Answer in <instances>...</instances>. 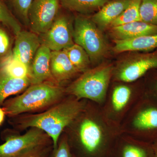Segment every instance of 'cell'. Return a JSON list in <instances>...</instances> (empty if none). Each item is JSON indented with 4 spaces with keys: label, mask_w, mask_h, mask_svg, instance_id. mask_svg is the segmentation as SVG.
<instances>
[{
    "label": "cell",
    "mask_w": 157,
    "mask_h": 157,
    "mask_svg": "<svg viewBox=\"0 0 157 157\" xmlns=\"http://www.w3.org/2000/svg\"><path fill=\"white\" fill-rule=\"evenodd\" d=\"M67 128L71 131L68 141L76 157H110L121 133L120 128L104 116L101 106L88 101L83 111Z\"/></svg>",
    "instance_id": "1"
},
{
    "label": "cell",
    "mask_w": 157,
    "mask_h": 157,
    "mask_svg": "<svg viewBox=\"0 0 157 157\" xmlns=\"http://www.w3.org/2000/svg\"><path fill=\"white\" fill-rule=\"evenodd\" d=\"M87 101L69 96L45 112L25 118L21 125L24 128H36L45 132L51 138L56 149L62 132L83 111Z\"/></svg>",
    "instance_id": "2"
},
{
    "label": "cell",
    "mask_w": 157,
    "mask_h": 157,
    "mask_svg": "<svg viewBox=\"0 0 157 157\" xmlns=\"http://www.w3.org/2000/svg\"><path fill=\"white\" fill-rule=\"evenodd\" d=\"M114 65L101 63L85 71L65 89V92L78 100H86L101 106L112 81Z\"/></svg>",
    "instance_id": "3"
},
{
    "label": "cell",
    "mask_w": 157,
    "mask_h": 157,
    "mask_svg": "<svg viewBox=\"0 0 157 157\" xmlns=\"http://www.w3.org/2000/svg\"><path fill=\"white\" fill-rule=\"evenodd\" d=\"M121 132L152 143L157 139V97L144 92L123 121Z\"/></svg>",
    "instance_id": "4"
},
{
    "label": "cell",
    "mask_w": 157,
    "mask_h": 157,
    "mask_svg": "<svg viewBox=\"0 0 157 157\" xmlns=\"http://www.w3.org/2000/svg\"><path fill=\"white\" fill-rule=\"evenodd\" d=\"M145 92L143 78L132 82L112 81L104 104V116L119 127L128 113Z\"/></svg>",
    "instance_id": "5"
},
{
    "label": "cell",
    "mask_w": 157,
    "mask_h": 157,
    "mask_svg": "<svg viewBox=\"0 0 157 157\" xmlns=\"http://www.w3.org/2000/svg\"><path fill=\"white\" fill-rule=\"evenodd\" d=\"M65 94L64 89L50 82L33 84L20 95L6 102L3 109L8 115H17L48 107Z\"/></svg>",
    "instance_id": "6"
},
{
    "label": "cell",
    "mask_w": 157,
    "mask_h": 157,
    "mask_svg": "<svg viewBox=\"0 0 157 157\" xmlns=\"http://www.w3.org/2000/svg\"><path fill=\"white\" fill-rule=\"evenodd\" d=\"M102 30L89 16L77 14L73 23L74 43L86 51L91 64L98 65L107 55L109 46Z\"/></svg>",
    "instance_id": "7"
},
{
    "label": "cell",
    "mask_w": 157,
    "mask_h": 157,
    "mask_svg": "<svg viewBox=\"0 0 157 157\" xmlns=\"http://www.w3.org/2000/svg\"><path fill=\"white\" fill-rule=\"evenodd\" d=\"M156 68L157 49L153 52L135 54L114 65L112 81L134 82Z\"/></svg>",
    "instance_id": "8"
},
{
    "label": "cell",
    "mask_w": 157,
    "mask_h": 157,
    "mask_svg": "<svg viewBox=\"0 0 157 157\" xmlns=\"http://www.w3.org/2000/svg\"><path fill=\"white\" fill-rule=\"evenodd\" d=\"M71 13L61 7L50 28L44 34L39 35L42 45L52 51L63 50L74 44V17Z\"/></svg>",
    "instance_id": "9"
},
{
    "label": "cell",
    "mask_w": 157,
    "mask_h": 157,
    "mask_svg": "<svg viewBox=\"0 0 157 157\" xmlns=\"http://www.w3.org/2000/svg\"><path fill=\"white\" fill-rule=\"evenodd\" d=\"M43 131L32 128L24 135L7 137L0 145V157H21L29 152L44 147L46 137Z\"/></svg>",
    "instance_id": "10"
},
{
    "label": "cell",
    "mask_w": 157,
    "mask_h": 157,
    "mask_svg": "<svg viewBox=\"0 0 157 157\" xmlns=\"http://www.w3.org/2000/svg\"><path fill=\"white\" fill-rule=\"evenodd\" d=\"M61 8L60 0H33L28 13L30 31L39 36L47 32Z\"/></svg>",
    "instance_id": "11"
},
{
    "label": "cell",
    "mask_w": 157,
    "mask_h": 157,
    "mask_svg": "<svg viewBox=\"0 0 157 157\" xmlns=\"http://www.w3.org/2000/svg\"><path fill=\"white\" fill-rule=\"evenodd\" d=\"M152 143L121 133L116 140L110 157H153Z\"/></svg>",
    "instance_id": "12"
},
{
    "label": "cell",
    "mask_w": 157,
    "mask_h": 157,
    "mask_svg": "<svg viewBox=\"0 0 157 157\" xmlns=\"http://www.w3.org/2000/svg\"><path fill=\"white\" fill-rule=\"evenodd\" d=\"M41 45L39 35L31 31L22 30L15 36L13 56L29 70L31 63Z\"/></svg>",
    "instance_id": "13"
},
{
    "label": "cell",
    "mask_w": 157,
    "mask_h": 157,
    "mask_svg": "<svg viewBox=\"0 0 157 157\" xmlns=\"http://www.w3.org/2000/svg\"><path fill=\"white\" fill-rule=\"evenodd\" d=\"M157 33V26L141 21L125 24L109 28V34L114 41H125Z\"/></svg>",
    "instance_id": "14"
},
{
    "label": "cell",
    "mask_w": 157,
    "mask_h": 157,
    "mask_svg": "<svg viewBox=\"0 0 157 157\" xmlns=\"http://www.w3.org/2000/svg\"><path fill=\"white\" fill-rule=\"evenodd\" d=\"M51 50L41 45L31 63L29 70V77L31 85L44 82L52 77L50 71Z\"/></svg>",
    "instance_id": "15"
},
{
    "label": "cell",
    "mask_w": 157,
    "mask_h": 157,
    "mask_svg": "<svg viewBox=\"0 0 157 157\" xmlns=\"http://www.w3.org/2000/svg\"><path fill=\"white\" fill-rule=\"evenodd\" d=\"M50 71L52 77L59 82L68 81L80 73L63 50L51 51Z\"/></svg>",
    "instance_id": "16"
},
{
    "label": "cell",
    "mask_w": 157,
    "mask_h": 157,
    "mask_svg": "<svg viewBox=\"0 0 157 157\" xmlns=\"http://www.w3.org/2000/svg\"><path fill=\"white\" fill-rule=\"evenodd\" d=\"M131 2V0H110L93 14L91 19L101 30L109 28L113 21L122 14Z\"/></svg>",
    "instance_id": "17"
},
{
    "label": "cell",
    "mask_w": 157,
    "mask_h": 157,
    "mask_svg": "<svg viewBox=\"0 0 157 157\" xmlns=\"http://www.w3.org/2000/svg\"><path fill=\"white\" fill-rule=\"evenodd\" d=\"M115 53L128 51L149 52L157 48V33L125 41H114Z\"/></svg>",
    "instance_id": "18"
},
{
    "label": "cell",
    "mask_w": 157,
    "mask_h": 157,
    "mask_svg": "<svg viewBox=\"0 0 157 157\" xmlns=\"http://www.w3.org/2000/svg\"><path fill=\"white\" fill-rule=\"evenodd\" d=\"M31 84L29 77L15 78L0 68V105L9 97L18 94Z\"/></svg>",
    "instance_id": "19"
},
{
    "label": "cell",
    "mask_w": 157,
    "mask_h": 157,
    "mask_svg": "<svg viewBox=\"0 0 157 157\" xmlns=\"http://www.w3.org/2000/svg\"><path fill=\"white\" fill-rule=\"evenodd\" d=\"M110 0H60L63 9L81 15L89 16L100 10Z\"/></svg>",
    "instance_id": "20"
},
{
    "label": "cell",
    "mask_w": 157,
    "mask_h": 157,
    "mask_svg": "<svg viewBox=\"0 0 157 157\" xmlns=\"http://www.w3.org/2000/svg\"><path fill=\"white\" fill-rule=\"evenodd\" d=\"M70 61L79 73H82L90 68V58L84 48L74 43L63 49Z\"/></svg>",
    "instance_id": "21"
},
{
    "label": "cell",
    "mask_w": 157,
    "mask_h": 157,
    "mask_svg": "<svg viewBox=\"0 0 157 157\" xmlns=\"http://www.w3.org/2000/svg\"><path fill=\"white\" fill-rule=\"evenodd\" d=\"M7 27L0 23V65L13 55L14 38Z\"/></svg>",
    "instance_id": "22"
},
{
    "label": "cell",
    "mask_w": 157,
    "mask_h": 157,
    "mask_svg": "<svg viewBox=\"0 0 157 157\" xmlns=\"http://www.w3.org/2000/svg\"><path fill=\"white\" fill-rule=\"evenodd\" d=\"M33 1L6 0L9 9L21 25L29 27V11Z\"/></svg>",
    "instance_id": "23"
},
{
    "label": "cell",
    "mask_w": 157,
    "mask_h": 157,
    "mask_svg": "<svg viewBox=\"0 0 157 157\" xmlns=\"http://www.w3.org/2000/svg\"><path fill=\"white\" fill-rule=\"evenodd\" d=\"M141 0H131L122 14L113 21L109 28L125 24L140 21V7Z\"/></svg>",
    "instance_id": "24"
},
{
    "label": "cell",
    "mask_w": 157,
    "mask_h": 157,
    "mask_svg": "<svg viewBox=\"0 0 157 157\" xmlns=\"http://www.w3.org/2000/svg\"><path fill=\"white\" fill-rule=\"evenodd\" d=\"M0 23L7 27L14 36L22 30L21 25L9 9L6 0H0Z\"/></svg>",
    "instance_id": "25"
},
{
    "label": "cell",
    "mask_w": 157,
    "mask_h": 157,
    "mask_svg": "<svg viewBox=\"0 0 157 157\" xmlns=\"http://www.w3.org/2000/svg\"><path fill=\"white\" fill-rule=\"evenodd\" d=\"M0 68L14 78H29V68L24 64L14 58L13 55L0 65Z\"/></svg>",
    "instance_id": "26"
},
{
    "label": "cell",
    "mask_w": 157,
    "mask_h": 157,
    "mask_svg": "<svg viewBox=\"0 0 157 157\" xmlns=\"http://www.w3.org/2000/svg\"><path fill=\"white\" fill-rule=\"evenodd\" d=\"M140 16L141 21L157 26V0H141Z\"/></svg>",
    "instance_id": "27"
},
{
    "label": "cell",
    "mask_w": 157,
    "mask_h": 157,
    "mask_svg": "<svg viewBox=\"0 0 157 157\" xmlns=\"http://www.w3.org/2000/svg\"><path fill=\"white\" fill-rule=\"evenodd\" d=\"M143 79L145 92L157 97V68L147 72Z\"/></svg>",
    "instance_id": "28"
},
{
    "label": "cell",
    "mask_w": 157,
    "mask_h": 157,
    "mask_svg": "<svg viewBox=\"0 0 157 157\" xmlns=\"http://www.w3.org/2000/svg\"><path fill=\"white\" fill-rule=\"evenodd\" d=\"M54 151L52 157H73L67 135L62 138Z\"/></svg>",
    "instance_id": "29"
},
{
    "label": "cell",
    "mask_w": 157,
    "mask_h": 157,
    "mask_svg": "<svg viewBox=\"0 0 157 157\" xmlns=\"http://www.w3.org/2000/svg\"><path fill=\"white\" fill-rule=\"evenodd\" d=\"M43 147H44L32 151L21 157H44V152L43 151Z\"/></svg>",
    "instance_id": "30"
},
{
    "label": "cell",
    "mask_w": 157,
    "mask_h": 157,
    "mask_svg": "<svg viewBox=\"0 0 157 157\" xmlns=\"http://www.w3.org/2000/svg\"><path fill=\"white\" fill-rule=\"evenodd\" d=\"M153 150V157H157V139L152 143Z\"/></svg>",
    "instance_id": "31"
},
{
    "label": "cell",
    "mask_w": 157,
    "mask_h": 157,
    "mask_svg": "<svg viewBox=\"0 0 157 157\" xmlns=\"http://www.w3.org/2000/svg\"><path fill=\"white\" fill-rule=\"evenodd\" d=\"M5 113L3 109H2L0 107V126L4 122V119H5Z\"/></svg>",
    "instance_id": "32"
}]
</instances>
